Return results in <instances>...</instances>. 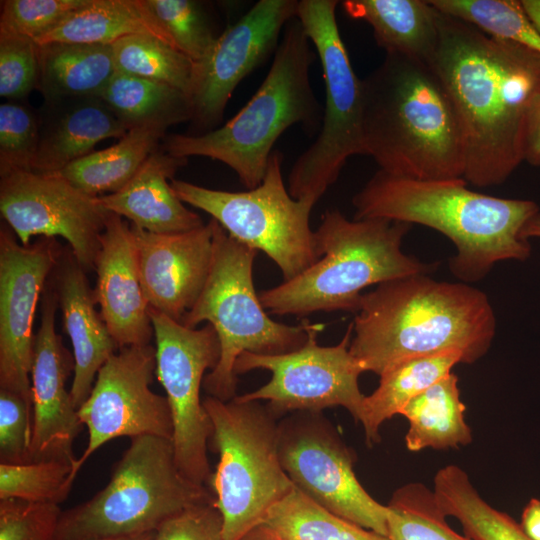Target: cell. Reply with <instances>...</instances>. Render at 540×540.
Instances as JSON below:
<instances>
[{"instance_id": "obj_1", "label": "cell", "mask_w": 540, "mask_h": 540, "mask_svg": "<svg viewBox=\"0 0 540 540\" xmlns=\"http://www.w3.org/2000/svg\"><path fill=\"white\" fill-rule=\"evenodd\" d=\"M438 12L431 66L460 122L463 178L478 187L502 184L524 161L527 119L540 88V54Z\"/></svg>"}, {"instance_id": "obj_2", "label": "cell", "mask_w": 540, "mask_h": 540, "mask_svg": "<svg viewBox=\"0 0 540 540\" xmlns=\"http://www.w3.org/2000/svg\"><path fill=\"white\" fill-rule=\"evenodd\" d=\"M352 323L351 355L364 372L379 376L405 360L447 351L473 363L488 352L496 332L483 291L428 274L384 282L363 294Z\"/></svg>"}, {"instance_id": "obj_3", "label": "cell", "mask_w": 540, "mask_h": 540, "mask_svg": "<svg viewBox=\"0 0 540 540\" xmlns=\"http://www.w3.org/2000/svg\"><path fill=\"white\" fill-rule=\"evenodd\" d=\"M354 219L384 218L420 224L451 240V273L464 283L482 280L505 260L525 261L526 229L540 215L531 200L473 191L464 179L417 180L378 170L357 192Z\"/></svg>"}, {"instance_id": "obj_4", "label": "cell", "mask_w": 540, "mask_h": 540, "mask_svg": "<svg viewBox=\"0 0 540 540\" xmlns=\"http://www.w3.org/2000/svg\"><path fill=\"white\" fill-rule=\"evenodd\" d=\"M366 156L388 174L464 179L465 149L453 103L434 68L386 54L362 79Z\"/></svg>"}, {"instance_id": "obj_5", "label": "cell", "mask_w": 540, "mask_h": 540, "mask_svg": "<svg viewBox=\"0 0 540 540\" xmlns=\"http://www.w3.org/2000/svg\"><path fill=\"white\" fill-rule=\"evenodd\" d=\"M300 21L286 25L269 72L248 103L228 122L197 135L164 137L163 151L179 158L217 160L230 167L239 181L254 189L262 182L272 148L289 127L311 130L322 119L310 69L316 54Z\"/></svg>"}, {"instance_id": "obj_6", "label": "cell", "mask_w": 540, "mask_h": 540, "mask_svg": "<svg viewBox=\"0 0 540 540\" xmlns=\"http://www.w3.org/2000/svg\"><path fill=\"white\" fill-rule=\"evenodd\" d=\"M411 228L384 218L349 220L327 210L315 231L322 257L295 278L261 291L262 306L276 315L358 312L366 287L435 270L436 264L403 252Z\"/></svg>"}, {"instance_id": "obj_7", "label": "cell", "mask_w": 540, "mask_h": 540, "mask_svg": "<svg viewBox=\"0 0 540 540\" xmlns=\"http://www.w3.org/2000/svg\"><path fill=\"white\" fill-rule=\"evenodd\" d=\"M214 221L213 256L203 290L181 324L196 328L206 321L220 342V359L206 374L203 388L222 401L235 397L237 376L234 366L243 352L283 354L307 340V319L298 325L272 320L255 291L253 264L257 250L244 245Z\"/></svg>"}, {"instance_id": "obj_8", "label": "cell", "mask_w": 540, "mask_h": 540, "mask_svg": "<svg viewBox=\"0 0 540 540\" xmlns=\"http://www.w3.org/2000/svg\"><path fill=\"white\" fill-rule=\"evenodd\" d=\"M214 498L179 471L171 440L130 439L109 482L90 500L62 511L56 540H96L156 531L184 509Z\"/></svg>"}, {"instance_id": "obj_9", "label": "cell", "mask_w": 540, "mask_h": 540, "mask_svg": "<svg viewBox=\"0 0 540 540\" xmlns=\"http://www.w3.org/2000/svg\"><path fill=\"white\" fill-rule=\"evenodd\" d=\"M203 405L219 455L209 482L223 520V540H242L294 487L280 460L279 425L257 401L209 396Z\"/></svg>"}, {"instance_id": "obj_10", "label": "cell", "mask_w": 540, "mask_h": 540, "mask_svg": "<svg viewBox=\"0 0 540 540\" xmlns=\"http://www.w3.org/2000/svg\"><path fill=\"white\" fill-rule=\"evenodd\" d=\"M336 0L298 1L296 18L315 47L325 84L320 133L294 162L288 191L317 202L336 182L346 161L365 155L362 80L352 67L339 32Z\"/></svg>"}, {"instance_id": "obj_11", "label": "cell", "mask_w": 540, "mask_h": 540, "mask_svg": "<svg viewBox=\"0 0 540 540\" xmlns=\"http://www.w3.org/2000/svg\"><path fill=\"white\" fill-rule=\"evenodd\" d=\"M283 156L273 151L265 176L256 188L231 192L172 179L178 198L217 221L236 241L261 250L289 281L322 257L310 214L311 199L293 198L285 187Z\"/></svg>"}, {"instance_id": "obj_12", "label": "cell", "mask_w": 540, "mask_h": 540, "mask_svg": "<svg viewBox=\"0 0 540 540\" xmlns=\"http://www.w3.org/2000/svg\"><path fill=\"white\" fill-rule=\"evenodd\" d=\"M155 350L156 376L166 392L176 465L190 482L205 486L211 477L207 447L212 423L200 397L205 372L220 359V342L212 325L188 328L149 308ZM206 487V486H205Z\"/></svg>"}, {"instance_id": "obj_13", "label": "cell", "mask_w": 540, "mask_h": 540, "mask_svg": "<svg viewBox=\"0 0 540 540\" xmlns=\"http://www.w3.org/2000/svg\"><path fill=\"white\" fill-rule=\"evenodd\" d=\"M324 325L307 321L308 337L300 348L283 354L243 352L236 360L235 375L255 369L271 372V379L259 389L235 396L240 402L267 400L274 412L307 411L342 406L358 420L364 395L359 376L364 372L351 355L353 336L350 323L341 341L320 346L318 334Z\"/></svg>"}, {"instance_id": "obj_14", "label": "cell", "mask_w": 540, "mask_h": 540, "mask_svg": "<svg viewBox=\"0 0 540 540\" xmlns=\"http://www.w3.org/2000/svg\"><path fill=\"white\" fill-rule=\"evenodd\" d=\"M154 375L156 350L150 344L120 348L104 363L88 398L77 410L87 428L88 443L76 459V474L96 450L113 439L144 435L172 439L168 401L150 388Z\"/></svg>"}, {"instance_id": "obj_15", "label": "cell", "mask_w": 540, "mask_h": 540, "mask_svg": "<svg viewBox=\"0 0 540 540\" xmlns=\"http://www.w3.org/2000/svg\"><path fill=\"white\" fill-rule=\"evenodd\" d=\"M0 212L22 245L61 237L84 270H94L109 214L99 197L56 174L14 171L1 177Z\"/></svg>"}, {"instance_id": "obj_16", "label": "cell", "mask_w": 540, "mask_h": 540, "mask_svg": "<svg viewBox=\"0 0 540 540\" xmlns=\"http://www.w3.org/2000/svg\"><path fill=\"white\" fill-rule=\"evenodd\" d=\"M278 448L285 472L304 495L328 511L387 537V505L363 488L348 449L324 423L304 418L280 424Z\"/></svg>"}, {"instance_id": "obj_17", "label": "cell", "mask_w": 540, "mask_h": 540, "mask_svg": "<svg viewBox=\"0 0 540 540\" xmlns=\"http://www.w3.org/2000/svg\"><path fill=\"white\" fill-rule=\"evenodd\" d=\"M62 254L56 238L17 242L5 223L0 229V389L32 404L33 325L46 280Z\"/></svg>"}, {"instance_id": "obj_18", "label": "cell", "mask_w": 540, "mask_h": 540, "mask_svg": "<svg viewBox=\"0 0 540 540\" xmlns=\"http://www.w3.org/2000/svg\"><path fill=\"white\" fill-rule=\"evenodd\" d=\"M297 7L296 0H259L227 26L204 60L195 63L189 97L197 128L206 133L221 122L235 88L275 53Z\"/></svg>"}, {"instance_id": "obj_19", "label": "cell", "mask_w": 540, "mask_h": 540, "mask_svg": "<svg viewBox=\"0 0 540 540\" xmlns=\"http://www.w3.org/2000/svg\"><path fill=\"white\" fill-rule=\"evenodd\" d=\"M41 321L34 339L31 370L32 439L30 462L64 460L76 462L73 442L81 423L73 404L68 377L74 358L63 344L55 326L58 299L53 286L44 289Z\"/></svg>"}, {"instance_id": "obj_20", "label": "cell", "mask_w": 540, "mask_h": 540, "mask_svg": "<svg viewBox=\"0 0 540 540\" xmlns=\"http://www.w3.org/2000/svg\"><path fill=\"white\" fill-rule=\"evenodd\" d=\"M213 227L212 218L197 229L174 234L150 233L131 225L149 308L181 323L207 281Z\"/></svg>"}, {"instance_id": "obj_21", "label": "cell", "mask_w": 540, "mask_h": 540, "mask_svg": "<svg viewBox=\"0 0 540 540\" xmlns=\"http://www.w3.org/2000/svg\"><path fill=\"white\" fill-rule=\"evenodd\" d=\"M95 259L94 295L118 349L149 345L154 335L131 225L109 212Z\"/></svg>"}, {"instance_id": "obj_22", "label": "cell", "mask_w": 540, "mask_h": 540, "mask_svg": "<svg viewBox=\"0 0 540 540\" xmlns=\"http://www.w3.org/2000/svg\"><path fill=\"white\" fill-rule=\"evenodd\" d=\"M53 277L63 327L73 349L74 372L69 390L78 410L88 398L99 370L118 347L96 310L86 271L71 250L62 252Z\"/></svg>"}, {"instance_id": "obj_23", "label": "cell", "mask_w": 540, "mask_h": 540, "mask_svg": "<svg viewBox=\"0 0 540 540\" xmlns=\"http://www.w3.org/2000/svg\"><path fill=\"white\" fill-rule=\"evenodd\" d=\"M40 141L31 171L56 173L94 151L107 138L121 139L129 129L99 96L44 100Z\"/></svg>"}, {"instance_id": "obj_24", "label": "cell", "mask_w": 540, "mask_h": 540, "mask_svg": "<svg viewBox=\"0 0 540 540\" xmlns=\"http://www.w3.org/2000/svg\"><path fill=\"white\" fill-rule=\"evenodd\" d=\"M187 162V158L156 150L122 189L99 198L109 212L150 233L174 234L197 229L205 224L202 218L184 205L168 181Z\"/></svg>"}, {"instance_id": "obj_25", "label": "cell", "mask_w": 540, "mask_h": 540, "mask_svg": "<svg viewBox=\"0 0 540 540\" xmlns=\"http://www.w3.org/2000/svg\"><path fill=\"white\" fill-rule=\"evenodd\" d=\"M348 16L367 22L386 54L431 65L439 40L438 10L422 0H346Z\"/></svg>"}, {"instance_id": "obj_26", "label": "cell", "mask_w": 540, "mask_h": 540, "mask_svg": "<svg viewBox=\"0 0 540 540\" xmlns=\"http://www.w3.org/2000/svg\"><path fill=\"white\" fill-rule=\"evenodd\" d=\"M134 34H150L170 45L144 0H88L35 42L112 45Z\"/></svg>"}, {"instance_id": "obj_27", "label": "cell", "mask_w": 540, "mask_h": 540, "mask_svg": "<svg viewBox=\"0 0 540 540\" xmlns=\"http://www.w3.org/2000/svg\"><path fill=\"white\" fill-rule=\"evenodd\" d=\"M37 90L44 100L99 96L116 72L111 45H38Z\"/></svg>"}, {"instance_id": "obj_28", "label": "cell", "mask_w": 540, "mask_h": 540, "mask_svg": "<svg viewBox=\"0 0 540 540\" xmlns=\"http://www.w3.org/2000/svg\"><path fill=\"white\" fill-rule=\"evenodd\" d=\"M166 131V128L156 125L134 127L114 145L93 151L53 174L90 196L115 193L156 151Z\"/></svg>"}, {"instance_id": "obj_29", "label": "cell", "mask_w": 540, "mask_h": 540, "mask_svg": "<svg viewBox=\"0 0 540 540\" xmlns=\"http://www.w3.org/2000/svg\"><path fill=\"white\" fill-rule=\"evenodd\" d=\"M464 413L458 377L449 373L411 399L400 412L409 422L407 449H447L469 444L472 432Z\"/></svg>"}, {"instance_id": "obj_30", "label": "cell", "mask_w": 540, "mask_h": 540, "mask_svg": "<svg viewBox=\"0 0 540 540\" xmlns=\"http://www.w3.org/2000/svg\"><path fill=\"white\" fill-rule=\"evenodd\" d=\"M464 363L463 355L447 351L405 360L380 375L379 386L364 397L358 420L368 442L379 440L380 426L433 383Z\"/></svg>"}, {"instance_id": "obj_31", "label": "cell", "mask_w": 540, "mask_h": 540, "mask_svg": "<svg viewBox=\"0 0 540 540\" xmlns=\"http://www.w3.org/2000/svg\"><path fill=\"white\" fill-rule=\"evenodd\" d=\"M242 540H389L323 508L295 486Z\"/></svg>"}, {"instance_id": "obj_32", "label": "cell", "mask_w": 540, "mask_h": 540, "mask_svg": "<svg viewBox=\"0 0 540 540\" xmlns=\"http://www.w3.org/2000/svg\"><path fill=\"white\" fill-rule=\"evenodd\" d=\"M99 97L129 130L146 125L168 129L192 119L190 97L184 91L118 71Z\"/></svg>"}, {"instance_id": "obj_33", "label": "cell", "mask_w": 540, "mask_h": 540, "mask_svg": "<svg viewBox=\"0 0 540 540\" xmlns=\"http://www.w3.org/2000/svg\"><path fill=\"white\" fill-rule=\"evenodd\" d=\"M111 47L116 71L166 83L189 95L195 63L163 40L134 34Z\"/></svg>"}, {"instance_id": "obj_34", "label": "cell", "mask_w": 540, "mask_h": 540, "mask_svg": "<svg viewBox=\"0 0 540 540\" xmlns=\"http://www.w3.org/2000/svg\"><path fill=\"white\" fill-rule=\"evenodd\" d=\"M440 12L463 20L487 35L540 54V31L521 0H429Z\"/></svg>"}, {"instance_id": "obj_35", "label": "cell", "mask_w": 540, "mask_h": 540, "mask_svg": "<svg viewBox=\"0 0 540 540\" xmlns=\"http://www.w3.org/2000/svg\"><path fill=\"white\" fill-rule=\"evenodd\" d=\"M387 507L389 540H474L449 526L434 492L421 483L397 489Z\"/></svg>"}, {"instance_id": "obj_36", "label": "cell", "mask_w": 540, "mask_h": 540, "mask_svg": "<svg viewBox=\"0 0 540 540\" xmlns=\"http://www.w3.org/2000/svg\"><path fill=\"white\" fill-rule=\"evenodd\" d=\"M74 465L64 460L0 464V500L59 505L68 497L77 476Z\"/></svg>"}, {"instance_id": "obj_37", "label": "cell", "mask_w": 540, "mask_h": 540, "mask_svg": "<svg viewBox=\"0 0 540 540\" xmlns=\"http://www.w3.org/2000/svg\"><path fill=\"white\" fill-rule=\"evenodd\" d=\"M169 43L194 63L204 60L219 35L203 5L193 0H144Z\"/></svg>"}, {"instance_id": "obj_38", "label": "cell", "mask_w": 540, "mask_h": 540, "mask_svg": "<svg viewBox=\"0 0 540 540\" xmlns=\"http://www.w3.org/2000/svg\"><path fill=\"white\" fill-rule=\"evenodd\" d=\"M40 141V115L23 101L0 105V176L31 171Z\"/></svg>"}, {"instance_id": "obj_39", "label": "cell", "mask_w": 540, "mask_h": 540, "mask_svg": "<svg viewBox=\"0 0 540 540\" xmlns=\"http://www.w3.org/2000/svg\"><path fill=\"white\" fill-rule=\"evenodd\" d=\"M88 0L1 1L0 32L38 40Z\"/></svg>"}, {"instance_id": "obj_40", "label": "cell", "mask_w": 540, "mask_h": 540, "mask_svg": "<svg viewBox=\"0 0 540 540\" xmlns=\"http://www.w3.org/2000/svg\"><path fill=\"white\" fill-rule=\"evenodd\" d=\"M38 44L29 38L0 32V96L23 101L37 89Z\"/></svg>"}, {"instance_id": "obj_41", "label": "cell", "mask_w": 540, "mask_h": 540, "mask_svg": "<svg viewBox=\"0 0 540 540\" xmlns=\"http://www.w3.org/2000/svg\"><path fill=\"white\" fill-rule=\"evenodd\" d=\"M59 505L20 499L0 500V540H56Z\"/></svg>"}, {"instance_id": "obj_42", "label": "cell", "mask_w": 540, "mask_h": 540, "mask_svg": "<svg viewBox=\"0 0 540 540\" xmlns=\"http://www.w3.org/2000/svg\"><path fill=\"white\" fill-rule=\"evenodd\" d=\"M32 404L21 395L0 389V463L30 462Z\"/></svg>"}, {"instance_id": "obj_43", "label": "cell", "mask_w": 540, "mask_h": 540, "mask_svg": "<svg viewBox=\"0 0 540 540\" xmlns=\"http://www.w3.org/2000/svg\"><path fill=\"white\" fill-rule=\"evenodd\" d=\"M153 540H223V520L214 499L167 519L156 530Z\"/></svg>"}, {"instance_id": "obj_44", "label": "cell", "mask_w": 540, "mask_h": 540, "mask_svg": "<svg viewBox=\"0 0 540 540\" xmlns=\"http://www.w3.org/2000/svg\"><path fill=\"white\" fill-rule=\"evenodd\" d=\"M524 161L540 167V88L532 102L524 140Z\"/></svg>"}, {"instance_id": "obj_45", "label": "cell", "mask_w": 540, "mask_h": 540, "mask_svg": "<svg viewBox=\"0 0 540 540\" xmlns=\"http://www.w3.org/2000/svg\"><path fill=\"white\" fill-rule=\"evenodd\" d=\"M519 525L530 540H540V499L532 498L526 504Z\"/></svg>"}, {"instance_id": "obj_46", "label": "cell", "mask_w": 540, "mask_h": 540, "mask_svg": "<svg viewBox=\"0 0 540 540\" xmlns=\"http://www.w3.org/2000/svg\"><path fill=\"white\" fill-rule=\"evenodd\" d=\"M521 3L529 18L540 31V0H521Z\"/></svg>"}, {"instance_id": "obj_47", "label": "cell", "mask_w": 540, "mask_h": 540, "mask_svg": "<svg viewBox=\"0 0 540 540\" xmlns=\"http://www.w3.org/2000/svg\"><path fill=\"white\" fill-rule=\"evenodd\" d=\"M155 532L156 531L141 534L101 538L96 540H153L155 537Z\"/></svg>"}, {"instance_id": "obj_48", "label": "cell", "mask_w": 540, "mask_h": 540, "mask_svg": "<svg viewBox=\"0 0 540 540\" xmlns=\"http://www.w3.org/2000/svg\"><path fill=\"white\" fill-rule=\"evenodd\" d=\"M525 236L528 239L532 237L540 238V215L526 229Z\"/></svg>"}]
</instances>
